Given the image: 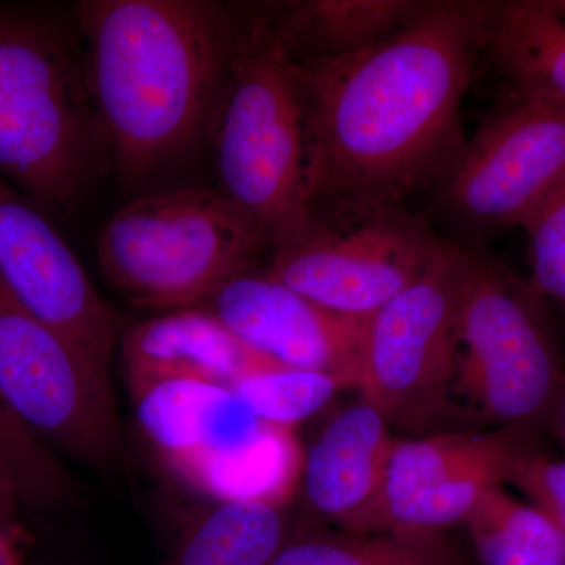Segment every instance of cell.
<instances>
[{"label":"cell","mask_w":565,"mask_h":565,"mask_svg":"<svg viewBox=\"0 0 565 565\" xmlns=\"http://www.w3.org/2000/svg\"><path fill=\"white\" fill-rule=\"evenodd\" d=\"M106 140L84 57L57 22L0 7V178L44 214L87 195Z\"/></svg>","instance_id":"3"},{"label":"cell","mask_w":565,"mask_h":565,"mask_svg":"<svg viewBox=\"0 0 565 565\" xmlns=\"http://www.w3.org/2000/svg\"><path fill=\"white\" fill-rule=\"evenodd\" d=\"M132 397L145 433L181 470L250 415L232 390L199 382H162Z\"/></svg>","instance_id":"19"},{"label":"cell","mask_w":565,"mask_h":565,"mask_svg":"<svg viewBox=\"0 0 565 565\" xmlns=\"http://www.w3.org/2000/svg\"><path fill=\"white\" fill-rule=\"evenodd\" d=\"M0 457L20 487L22 504L62 508L76 501L73 478L50 446L18 418L0 393Z\"/></svg>","instance_id":"22"},{"label":"cell","mask_w":565,"mask_h":565,"mask_svg":"<svg viewBox=\"0 0 565 565\" xmlns=\"http://www.w3.org/2000/svg\"><path fill=\"white\" fill-rule=\"evenodd\" d=\"M269 237L225 193L170 189L134 199L104 223L96 259L107 286L134 307H203L228 282L253 273Z\"/></svg>","instance_id":"4"},{"label":"cell","mask_w":565,"mask_h":565,"mask_svg":"<svg viewBox=\"0 0 565 565\" xmlns=\"http://www.w3.org/2000/svg\"><path fill=\"white\" fill-rule=\"evenodd\" d=\"M236 337L294 370L332 375L356 390L367 318L327 310L266 274H245L203 305Z\"/></svg>","instance_id":"13"},{"label":"cell","mask_w":565,"mask_h":565,"mask_svg":"<svg viewBox=\"0 0 565 565\" xmlns=\"http://www.w3.org/2000/svg\"><path fill=\"white\" fill-rule=\"evenodd\" d=\"M403 210L313 211L273 248L266 275L334 313L370 318L412 285L444 247Z\"/></svg>","instance_id":"9"},{"label":"cell","mask_w":565,"mask_h":565,"mask_svg":"<svg viewBox=\"0 0 565 565\" xmlns=\"http://www.w3.org/2000/svg\"><path fill=\"white\" fill-rule=\"evenodd\" d=\"M460 253L445 243L412 285L367 318L356 390L399 433H433L456 393Z\"/></svg>","instance_id":"7"},{"label":"cell","mask_w":565,"mask_h":565,"mask_svg":"<svg viewBox=\"0 0 565 565\" xmlns=\"http://www.w3.org/2000/svg\"><path fill=\"white\" fill-rule=\"evenodd\" d=\"M564 178L565 103L515 95L467 140L440 206L475 233L522 226Z\"/></svg>","instance_id":"10"},{"label":"cell","mask_w":565,"mask_h":565,"mask_svg":"<svg viewBox=\"0 0 565 565\" xmlns=\"http://www.w3.org/2000/svg\"><path fill=\"white\" fill-rule=\"evenodd\" d=\"M437 534L319 533L289 539L270 565H451Z\"/></svg>","instance_id":"21"},{"label":"cell","mask_w":565,"mask_h":565,"mask_svg":"<svg viewBox=\"0 0 565 565\" xmlns=\"http://www.w3.org/2000/svg\"><path fill=\"white\" fill-rule=\"evenodd\" d=\"M533 440L511 429L396 438L371 533L437 534L462 523Z\"/></svg>","instance_id":"11"},{"label":"cell","mask_w":565,"mask_h":565,"mask_svg":"<svg viewBox=\"0 0 565 565\" xmlns=\"http://www.w3.org/2000/svg\"><path fill=\"white\" fill-rule=\"evenodd\" d=\"M429 2L310 0L289 2L273 18L297 61L355 54L401 31Z\"/></svg>","instance_id":"17"},{"label":"cell","mask_w":565,"mask_h":565,"mask_svg":"<svg viewBox=\"0 0 565 565\" xmlns=\"http://www.w3.org/2000/svg\"><path fill=\"white\" fill-rule=\"evenodd\" d=\"M121 356L132 396L172 381L232 390L244 379L286 367L200 307L162 313L131 327L122 333Z\"/></svg>","instance_id":"14"},{"label":"cell","mask_w":565,"mask_h":565,"mask_svg":"<svg viewBox=\"0 0 565 565\" xmlns=\"http://www.w3.org/2000/svg\"><path fill=\"white\" fill-rule=\"evenodd\" d=\"M481 565H565V535L505 484L489 487L463 520Z\"/></svg>","instance_id":"20"},{"label":"cell","mask_w":565,"mask_h":565,"mask_svg":"<svg viewBox=\"0 0 565 565\" xmlns=\"http://www.w3.org/2000/svg\"><path fill=\"white\" fill-rule=\"evenodd\" d=\"M486 50L515 95L565 103V18L548 0L494 2Z\"/></svg>","instance_id":"18"},{"label":"cell","mask_w":565,"mask_h":565,"mask_svg":"<svg viewBox=\"0 0 565 565\" xmlns=\"http://www.w3.org/2000/svg\"><path fill=\"white\" fill-rule=\"evenodd\" d=\"M221 189L262 226L273 248L310 221L307 137L294 57L273 18L239 29L212 111Z\"/></svg>","instance_id":"5"},{"label":"cell","mask_w":565,"mask_h":565,"mask_svg":"<svg viewBox=\"0 0 565 565\" xmlns=\"http://www.w3.org/2000/svg\"><path fill=\"white\" fill-rule=\"evenodd\" d=\"M545 429L553 434L565 455V382L546 419Z\"/></svg>","instance_id":"27"},{"label":"cell","mask_w":565,"mask_h":565,"mask_svg":"<svg viewBox=\"0 0 565 565\" xmlns=\"http://www.w3.org/2000/svg\"><path fill=\"white\" fill-rule=\"evenodd\" d=\"M394 441L385 416L364 399L334 415L305 457L308 511L343 531L371 533Z\"/></svg>","instance_id":"15"},{"label":"cell","mask_w":565,"mask_h":565,"mask_svg":"<svg viewBox=\"0 0 565 565\" xmlns=\"http://www.w3.org/2000/svg\"><path fill=\"white\" fill-rule=\"evenodd\" d=\"M76 10L106 147L125 180H143L210 128L239 28L199 0H88Z\"/></svg>","instance_id":"2"},{"label":"cell","mask_w":565,"mask_h":565,"mask_svg":"<svg viewBox=\"0 0 565 565\" xmlns=\"http://www.w3.org/2000/svg\"><path fill=\"white\" fill-rule=\"evenodd\" d=\"M294 534L270 498L222 500L181 527L163 565H270Z\"/></svg>","instance_id":"16"},{"label":"cell","mask_w":565,"mask_h":565,"mask_svg":"<svg viewBox=\"0 0 565 565\" xmlns=\"http://www.w3.org/2000/svg\"><path fill=\"white\" fill-rule=\"evenodd\" d=\"M456 393L493 429L537 435L565 382L546 299L530 278L462 250Z\"/></svg>","instance_id":"6"},{"label":"cell","mask_w":565,"mask_h":565,"mask_svg":"<svg viewBox=\"0 0 565 565\" xmlns=\"http://www.w3.org/2000/svg\"><path fill=\"white\" fill-rule=\"evenodd\" d=\"M0 278L41 321L57 330L103 374L118 340L114 311L47 218L0 178Z\"/></svg>","instance_id":"12"},{"label":"cell","mask_w":565,"mask_h":565,"mask_svg":"<svg viewBox=\"0 0 565 565\" xmlns=\"http://www.w3.org/2000/svg\"><path fill=\"white\" fill-rule=\"evenodd\" d=\"M0 393L52 451L98 475L120 467L121 430L109 375L22 305L2 278Z\"/></svg>","instance_id":"8"},{"label":"cell","mask_w":565,"mask_h":565,"mask_svg":"<svg viewBox=\"0 0 565 565\" xmlns=\"http://www.w3.org/2000/svg\"><path fill=\"white\" fill-rule=\"evenodd\" d=\"M505 486H514L565 535V457L553 459L530 444L516 455Z\"/></svg>","instance_id":"25"},{"label":"cell","mask_w":565,"mask_h":565,"mask_svg":"<svg viewBox=\"0 0 565 565\" xmlns=\"http://www.w3.org/2000/svg\"><path fill=\"white\" fill-rule=\"evenodd\" d=\"M533 274L531 282L545 299L565 308V178L526 218Z\"/></svg>","instance_id":"24"},{"label":"cell","mask_w":565,"mask_h":565,"mask_svg":"<svg viewBox=\"0 0 565 565\" xmlns=\"http://www.w3.org/2000/svg\"><path fill=\"white\" fill-rule=\"evenodd\" d=\"M550 7L565 18V0H548Z\"/></svg>","instance_id":"28"},{"label":"cell","mask_w":565,"mask_h":565,"mask_svg":"<svg viewBox=\"0 0 565 565\" xmlns=\"http://www.w3.org/2000/svg\"><path fill=\"white\" fill-rule=\"evenodd\" d=\"M493 3L429 2L366 50L294 58L311 211L401 210L444 182L467 145L462 103Z\"/></svg>","instance_id":"1"},{"label":"cell","mask_w":565,"mask_h":565,"mask_svg":"<svg viewBox=\"0 0 565 565\" xmlns=\"http://www.w3.org/2000/svg\"><path fill=\"white\" fill-rule=\"evenodd\" d=\"M22 504L20 487L6 460L0 457V527L17 520Z\"/></svg>","instance_id":"26"},{"label":"cell","mask_w":565,"mask_h":565,"mask_svg":"<svg viewBox=\"0 0 565 565\" xmlns=\"http://www.w3.org/2000/svg\"><path fill=\"white\" fill-rule=\"evenodd\" d=\"M341 390L343 384L332 375L278 367L244 379L232 393L259 422L288 427L318 414Z\"/></svg>","instance_id":"23"}]
</instances>
